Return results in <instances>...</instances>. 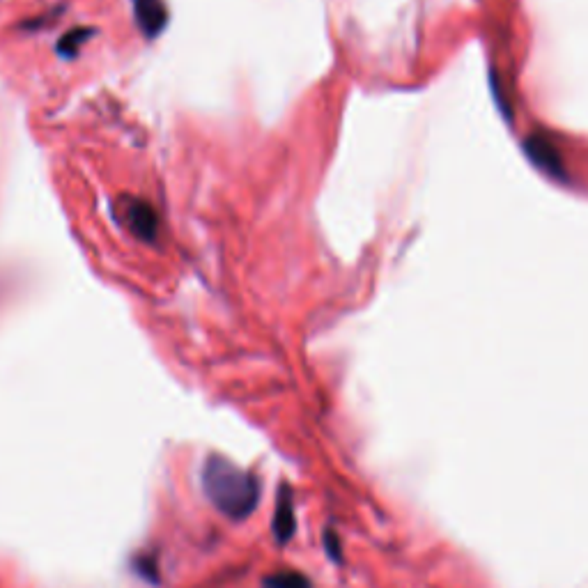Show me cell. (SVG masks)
<instances>
[{"label":"cell","mask_w":588,"mask_h":588,"mask_svg":"<svg viewBox=\"0 0 588 588\" xmlns=\"http://www.w3.org/2000/svg\"><path fill=\"white\" fill-rule=\"evenodd\" d=\"M294 529H297V517H294L292 490L288 485H281V490H278V499H276L274 522H272L274 538L281 545L288 543V540L294 536Z\"/></svg>","instance_id":"cell-3"},{"label":"cell","mask_w":588,"mask_h":588,"mask_svg":"<svg viewBox=\"0 0 588 588\" xmlns=\"http://www.w3.org/2000/svg\"><path fill=\"white\" fill-rule=\"evenodd\" d=\"M262 586L265 588H313L304 575H299V572L294 570L274 572V575H269L265 582H262Z\"/></svg>","instance_id":"cell-5"},{"label":"cell","mask_w":588,"mask_h":588,"mask_svg":"<svg viewBox=\"0 0 588 588\" xmlns=\"http://www.w3.org/2000/svg\"><path fill=\"white\" fill-rule=\"evenodd\" d=\"M120 212H122V219H125L129 230L134 232L136 237L147 239V242H152V239L157 237V230H159L157 212H154L152 207L145 203V200L122 198Z\"/></svg>","instance_id":"cell-2"},{"label":"cell","mask_w":588,"mask_h":588,"mask_svg":"<svg viewBox=\"0 0 588 588\" xmlns=\"http://www.w3.org/2000/svg\"><path fill=\"white\" fill-rule=\"evenodd\" d=\"M203 490L212 506L230 520H246L260 504V481L223 455H210L203 464Z\"/></svg>","instance_id":"cell-1"},{"label":"cell","mask_w":588,"mask_h":588,"mask_svg":"<svg viewBox=\"0 0 588 588\" xmlns=\"http://www.w3.org/2000/svg\"><path fill=\"white\" fill-rule=\"evenodd\" d=\"M136 19L147 37H154L166 23V7L161 0H134Z\"/></svg>","instance_id":"cell-4"}]
</instances>
